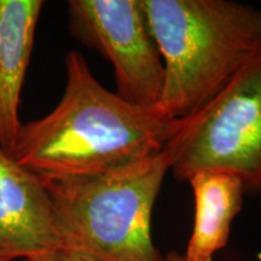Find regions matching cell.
Listing matches in <instances>:
<instances>
[{
    "instance_id": "4",
    "label": "cell",
    "mask_w": 261,
    "mask_h": 261,
    "mask_svg": "<svg viewBox=\"0 0 261 261\" xmlns=\"http://www.w3.org/2000/svg\"><path fill=\"white\" fill-rule=\"evenodd\" d=\"M175 179L200 172L234 175L261 191V56L201 109L184 117L163 149Z\"/></svg>"
},
{
    "instance_id": "2",
    "label": "cell",
    "mask_w": 261,
    "mask_h": 261,
    "mask_svg": "<svg viewBox=\"0 0 261 261\" xmlns=\"http://www.w3.org/2000/svg\"><path fill=\"white\" fill-rule=\"evenodd\" d=\"M165 65L159 109L184 119L261 56V10L233 0H142Z\"/></svg>"
},
{
    "instance_id": "10",
    "label": "cell",
    "mask_w": 261,
    "mask_h": 261,
    "mask_svg": "<svg viewBox=\"0 0 261 261\" xmlns=\"http://www.w3.org/2000/svg\"><path fill=\"white\" fill-rule=\"evenodd\" d=\"M163 261H182L181 254L177 252H171L167 256H163Z\"/></svg>"
},
{
    "instance_id": "3",
    "label": "cell",
    "mask_w": 261,
    "mask_h": 261,
    "mask_svg": "<svg viewBox=\"0 0 261 261\" xmlns=\"http://www.w3.org/2000/svg\"><path fill=\"white\" fill-rule=\"evenodd\" d=\"M168 171L162 150L96 174L41 179L63 248L94 261H163L151 215Z\"/></svg>"
},
{
    "instance_id": "8",
    "label": "cell",
    "mask_w": 261,
    "mask_h": 261,
    "mask_svg": "<svg viewBox=\"0 0 261 261\" xmlns=\"http://www.w3.org/2000/svg\"><path fill=\"white\" fill-rule=\"evenodd\" d=\"M195 201L194 226L182 261H213L226 247L231 225L242 210L246 188L227 173L200 172L188 180Z\"/></svg>"
},
{
    "instance_id": "7",
    "label": "cell",
    "mask_w": 261,
    "mask_h": 261,
    "mask_svg": "<svg viewBox=\"0 0 261 261\" xmlns=\"http://www.w3.org/2000/svg\"><path fill=\"white\" fill-rule=\"evenodd\" d=\"M44 2L0 0V149L14 145L22 122L21 93Z\"/></svg>"
},
{
    "instance_id": "11",
    "label": "cell",
    "mask_w": 261,
    "mask_h": 261,
    "mask_svg": "<svg viewBox=\"0 0 261 261\" xmlns=\"http://www.w3.org/2000/svg\"><path fill=\"white\" fill-rule=\"evenodd\" d=\"M260 214H261V191H260Z\"/></svg>"
},
{
    "instance_id": "6",
    "label": "cell",
    "mask_w": 261,
    "mask_h": 261,
    "mask_svg": "<svg viewBox=\"0 0 261 261\" xmlns=\"http://www.w3.org/2000/svg\"><path fill=\"white\" fill-rule=\"evenodd\" d=\"M63 248L44 181L0 149V261Z\"/></svg>"
},
{
    "instance_id": "1",
    "label": "cell",
    "mask_w": 261,
    "mask_h": 261,
    "mask_svg": "<svg viewBox=\"0 0 261 261\" xmlns=\"http://www.w3.org/2000/svg\"><path fill=\"white\" fill-rule=\"evenodd\" d=\"M65 87L57 107L22 123L10 158L41 179L100 173L161 152L182 125L159 108L110 92L80 52L65 55Z\"/></svg>"
},
{
    "instance_id": "9",
    "label": "cell",
    "mask_w": 261,
    "mask_h": 261,
    "mask_svg": "<svg viewBox=\"0 0 261 261\" xmlns=\"http://www.w3.org/2000/svg\"><path fill=\"white\" fill-rule=\"evenodd\" d=\"M21 261H94L86 254L77 252V250L69 249V248H60L52 252L40 254L27 257Z\"/></svg>"
},
{
    "instance_id": "5",
    "label": "cell",
    "mask_w": 261,
    "mask_h": 261,
    "mask_svg": "<svg viewBox=\"0 0 261 261\" xmlns=\"http://www.w3.org/2000/svg\"><path fill=\"white\" fill-rule=\"evenodd\" d=\"M69 32L113 64L116 94L142 108H159L165 65L142 0H70Z\"/></svg>"
}]
</instances>
